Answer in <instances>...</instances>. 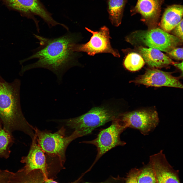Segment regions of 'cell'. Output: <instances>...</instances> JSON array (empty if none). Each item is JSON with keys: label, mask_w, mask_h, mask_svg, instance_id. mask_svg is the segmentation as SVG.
I'll return each instance as SVG.
<instances>
[{"label": "cell", "mask_w": 183, "mask_h": 183, "mask_svg": "<svg viewBox=\"0 0 183 183\" xmlns=\"http://www.w3.org/2000/svg\"><path fill=\"white\" fill-rule=\"evenodd\" d=\"M139 52L145 63L153 68L165 67L175 63L170 57L156 49L142 47L140 49Z\"/></svg>", "instance_id": "5bb4252c"}, {"label": "cell", "mask_w": 183, "mask_h": 183, "mask_svg": "<svg viewBox=\"0 0 183 183\" xmlns=\"http://www.w3.org/2000/svg\"><path fill=\"white\" fill-rule=\"evenodd\" d=\"M14 142L12 133L3 128L0 122V157L7 159L11 153L10 148Z\"/></svg>", "instance_id": "ac0fdd59"}, {"label": "cell", "mask_w": 183, "mask_h": 183, "mask_svg": "<svg viewBox=\"0 0 183 183\" xmlns=\"http://www.w3.org/2000/svg\"><path fill=\"white\" fill-rule=\"evenodd\" d=\"M175 66L177 67L182 72V73L183 71V62L182 61L180 63H175L173 64Z\"/></svg>", "instance_id": "4316f807"}, {"label": "cell", "mask_w": 183, "mask_h": 183, "mask_svg": "<svg viewBox=\"0 0 183 183\" xmlns=\"http://www.w3.org/2000/svg\"><path fill=\"white\" fill-rule=\"evenodd\" d=\"M183 19L173 29V33L174 35L183 41Z\"/></svg>", "instance_id": "d4e9b609"}, {"label": "cell", "mask_w": 183, "mask_h": 183, "mask_svg": "<svg viewBox=\"0 0 183 183\" xmlns=\"http://www.w3.org/2000/svg\"><path fill=\"white\" fill-rule=\"evenodd\" d=\"M14 173L8 170L0 169V183H11Z\"/></svg>", "instance_id": "44dd1931"}, {"label": "cell", "mask_w": 183, "mask_h": 183, "mask_svg": "<svg viewBox=\"0 0 183 183\" xmlns=\"http://www.w3.org/2000/svg\"><path fill=\"white\" fill-rule=\"evenodd\" d=\"M34 130L37 143L45 154L49 167L55 161L63 166L68 146L73 140L81 137L76 130L69 136H66V129L64 126L53 133L47 130L41 131L36 127H34Z\"/></svg>", "instance_id": "3957f363"}, {"label": "cell", "mask_w": 183, "mask_h": 183, "mask_svg": "<svg viewBox=\"0 0 183 183\" xmlns=\"http://www.w3.org/2000/svg\"><path fill=\"white\" fill-rule=\"evenodd\" d=\"M32 140L28 154L22 157L21 160V162L24 164L22 168L27 173L35 170H40L46 180L48 178L49 167L45 154L37 143L35 134Z\"/></svg>", "instance_id": "7c38bea8"}, {"label": "cell", "mask_w": 183, "mask_h": 183, "mask_svg": "<svg viewBox=\"0 0 183 183\" xmlns=\"http://www.w3.org/2000/svg\"><path fill=\"white\" fill-rule=\"evenodd\" d=\"M10 8L19 12L23 16L32 19L34 22L38 32L40 28L39 21L34 17L37 15L46 23L49 27L51 28L56 25H61L53 19L39 0H2Z\"/></svg>", "instance_id": "ba28073f"}, {"label": "cell", "mask_w": 183, "mask_h": 183, "mask_svg": "<svg viewBox=\"0 0 183 183\" xmlns=\"http://www.w3.org/2000/svg\"><path fill=\"white\" fill-rule=\"evenodd\" d=\"M21 81L16 79L11 83L6 81L0 75V122L9 132H24L33 139L34 127L24 117L20 99Z\"/></svg>", "instance_id": "7a4b0ae2"}, {"label": "cell", "mask_w": 183, "mask_h": 183, "mask_svg": "<svg viewBox=\"0 0 183 183\" xmlns=\"http://www.w3.org/2000/svg\"><path fill=\"white\" fill-rule=\"evenodd\" d=\"M183 48H175L167 53L171 57L178 60L183 59Z\"/></svg>", "instance_id": "603a6c76"}, {"label": "cell", "mask_w": 183, "mask_h": 183, "mask_svg": "<svg viewBox=\"0 0 183 183\" xmlns=\"http://www.w3.org/2000/svg\"><path fill=\"white\" fill-rule=\"evenodd\" d=\"M85 173H84L80 178H79L77 180L75 181H74L73 182L71 183H79L80 182L82 179V178L83 176L85 174ZM44 183H58L52 179H49L48 178L46 180H45Z\"/></svg>", "instance_id": "484cf974"}, {"label": "cell", "mask_w": 183, "mask_h": 183, "mask_svg": "<svg viewBox=\"0 0 183 183\" xmlns=\"http://www.w3.org/2000/svg\"><path fill=\"white\" fill-rule=\"evenodd\" d=\"M136 179L138 183H157L155 171L150 163L138 169Z\"/></svg>", "instance_id": "ffe728a7"}, {"label": "cell", "mask_w": 183, "mask_h": 183, "mask_svg": "<svg viewBox=\"0 0 183 183\" xmlns=\"http://www.w3.org/2000/svg\"><path fill=\"white\" fill-rule=\"evenodd\" d=\"M85 29L92 34V35L88 42L84 44L74 43L72 50L75 52H83L90 56H94L100 53H109L114 56L120 57L118 51L111 46V39L109 28L105 26L101 27L98 31H94L86 27Z\"/></svg>", "instance_id": "8992f818"}, {"label": "cell", "mask_w": 183, "mask_h": 183, "mask_svg": "<svg viewBox=\"0 0 183 183\" xmlns=\"http://www.w3.org/2000/svg\"><path fill=\"white\" fill-rule=\"evenodd\" d=\"M130 82L148 86L183 88L182 85L178 78L173 76L171 73L155 68L147 69L144 74Z\"/></svg>", "instance_id": "30bf717a"}, {"label": "cell", "mask_w": 183, "mask_h": 183, "mask_svg": "<svg viewBox=\"0 0 183 183\" xmlns=\"http://www.w3.org/2000/svg\"><path fill=\"white\" fill-rule=\"evenodd\" d=\"M112 121L110 126L100 131L95 139L91 141L82 142L93 144L97 148V155L94 162L89 169L90 170L105 153L116 146H124L126 144L125 142L121 140L120 136L126 128L117 117Z\"/></svg>", "instance_id": "5b68a950"}, {"label": "cell", "mask_w": 183, "mask_h": 183, "mask_svg": "<svg viewBox=\"0 0 183 183\" xmlns=\"http://www.w3.org/2000/svg\"><path fill=\"white\" fill-rule=\"evenodd\" d=\"M138 170V169L136 168L131 169L125 178L124 183H138L136 176Z\"/></svg>", "instance_id": "7402d4cb"}, {"label": "cell", "mask_w": 183, "mask_h": 183, "mask_svg": "<svg viewBox=\"0 0 183 183\" xmlns=\"http://www.w3.org/2000/svg\"><path fill=\"white\" fill-rule=\"evenodd\" d=\"M45 180L40 170H35L27 173L22 168L14 173L11 183H44Z\"/></svg>", "instance_id": "2e32d148"}, {"label": "cell", "mask_w": 183, "mask_h": 183, "mask_svg": "<svg viewBox=\"0 0 183 183\" xmlns=\"http://www.w3.org/2000/svg\"><path fill=\"white\" fill-rule=\"evenodd\" d=\"M125 178L118 175L117 177L111 176L105 180L99 182H85L84 183H124Z\"/></svg>", "instance_id": "cb8c5ba5"}, {"label": "cell", "mask_w": 183, "mask_h": 183, "mask_svg": "<svg viewBox=\"0 0 183 183\" xmlns=\"http://www.w3.org/2000/svg\"><path fill=\"white\" fill-rule=\"evenodd\" d=\"M128 0H108L107 10L112 25L118 26L121 24L124 8Z\"/></svg>", "instance_id": "e0dca14e"}, {"label": "cell", "mask_w": 183, "mask_h": 183, "mask_svg": "<svg viewBox=\"0 0 183 183\" xmlns=\"http://www.w3.org/2000/svg\"><path fill=\"white\" fill-rule=\"evenodd\" d=\"M39 41V46L33 50L29 57L19 61L20 65L28 60L37 58L35 62L22 66L19 73L22 76L26 71L32 69L42 68L48 69L55 74L57 81L60 84L65 73L72 67L80 65L78 58L80 55L72 50L73 44L78 43L81 37L79 34L67 32L56 38H49L35 34Z\"/></svg>", "instance_id": "6da1fadb"}, {"label": "cell", "mask_w": 183, "mask_h": 183, "mask_svg": "<svg viewBox=\"0 0 183 183\" xmlns=\"http://www.w3.org/2000/svg\"><path fill=\"white\" fill-rule=\"evenodd\" d=\"M120 113L104 107H95L80 116L64 120L67 126L77 131L82 137L90 134L96 128L112 121Z\"/></svg>", "instance_id": "277c9868"}, {"label": "cell", "mask_w": 183, "mask_h": 183, "mask_svg": "<svg viewBox=\"0 0 183 183\" xmlns=\"http://www.w3.org/2000/svg\"><path fill=\"white\" fill-rule=\"evenodd\" d=\"M149 162L155 171L157 183H180L178 171L169 163L162 150L151 156Z\"/></svg>", "instance_id": "8fae6325"}, {"label": "cell", "mask_w": 183, "mask_h": 183, "mask_svg": "<svg viewBox=\"0 0 183 183\" xmlns=\"http://www.w3.org/2000/svg\"><path fill=\"white\" fill-rule=\"evenodd\" d=\"M183 9L181 5L175 4L167 7L161 20L162 29L167 32L172 30L183 19Z\"/></svg>", "instance_id": "9a60e30c"}, {"label": "cell", "mask_w": 183, "mask_h": 183, "mask_svg": "<svg viewBox=\"0 0 183 183\" xmlns=\"http://www.w3.org/2000/svg\"><path fill=\"white\" fill-rule=\"evenodd\" d=\"M117 118L126 128L137 129L144 135L154 130L159 122L157 111L151 109L120 113Z\"/></svg>", "instance_id": "52a82bcc"}, {"label": "cell", "mask_w": 183, "mask_h": 183, "mask_svg": "<svg viewBox=\"0 0 183 183\" xmlns=\"http://www.w3.org/2000/svg\"><path fill=\"white\" fill-rule=\"evenodd\" d=\"M164 0H138L135 6L131 8L132 14L139 13L146 21H156L160 16Z\"/></svg>", "instance_id": "4fadbf2b"}, {"label": "cell", "mask_w": 183, "mask_h": 183, "mask_svg": "<svg viewBox=\"0 0 183 183\" xmlns=\"http://www.w3.org/2000/svg\"><path fill=\"white\" fill-rule=\"evenodd\" d=\"M145 62L139 54L134 52L128 53L123 61V65L128 70L132 71H138L144 66Z\"/></svg>", "instance_id": "d6986e66"}, {"label": "cell", "mask_w": 183, "mask_h": 183, "mask_svg": "<svg viewBox=\"0 0 183 183\" xmlns=\"http://www.w3.org/2000/svg\"><path fill=\"white\" fill-rule=\"evenodd\" d=\"M134 35L139 41L149 48L167 53L182 42L176 36L159 28H154Z\"/></svg>", "instance_id": "9c48e42d"}]
</instances>
